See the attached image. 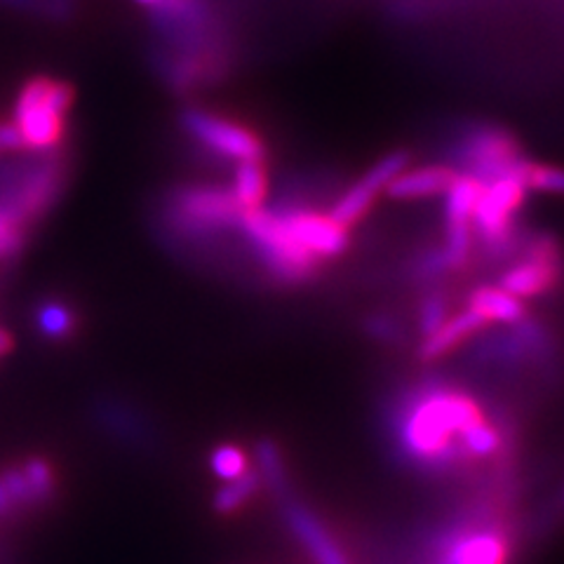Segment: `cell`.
<instances>
[{"instance_id":"30bf717a","label":"cell","mask_w":564,"mask_h":564,"mask_svg":"<svg viewBox=\"0 0 564 564\" xmlns=\"http://www.w3.org/2000/svg\"><path fill=\"white\" fill-rule=\"evenodd\" d=\"M282 508H285V520L294 536L306 545V551L317 564H348L337 541L332 539V534L306 506L294 501L288 494V497H282Z\"/></svg>"},{"instance_id":"484cf974","label":"cell","mask_w":564,"mask_h":564,"mask_svg":"<svg viewBox=\"0 0 564 564\" xmlns=\"http://www.w3.org/2000/svg\"><path fill=\"white\" fill-rule=\"evenodd\" d=\"M447 273H452V269H449V263H447V257H445V252H443V247H440V250L423 252V254L414 261V267H412V275H414L416 280H437V278H443V275H447Z\"/></svg>"},{"instance_id":"d6986e66","label":"cell","mask_w":564,"mask_h":564,"mask_svg":"<svg viewBox=\"0 0 564 564\" xmlns=\"http://www.w3.org/2000/svg\"><path fill=\"white\" fill-rule=\"evenodd\" d=\"M259 487H261V475L254 470H247L245 475H240V478L228 480V485L215 494L212 506H215L219 516H231L254 497Z\"/></svg>"},{"instance_id":"1f68e13d","label":"cell","mask_w":564,"mask_h":564,"mask_svg":"<svg viewBox=\"0 0 564 564\" xmlns=\"http://www.w3.org/2000/svg\"><path fill=\"white\" fill-rule=\"evenodd\" d=\"M139 3H147V6H155L158 0H139Z\"/></svg>"},{"instance_id":"7402d4cb","label":"cell","mask_w":564,"mask_h":564,"mask_svg":"<svg viewBox=\"0 0 564 564\" xmlns=\"http://www.w3.org/2000/svg\"><path fill=\"white\" fill-rule=\"evenodd\" d=\"M410 163H412L410 151H393V153H388L386 158H381V161L375 167H369V172L362 176V180L381 193V191H386L388 184L395 180L398 174H402L404 170L410 167Z\"/></svg>"},{"instance_id":"e0dca14e","label":"cell","mask_w":564,"mask_h":564,"mask_svg":"<svg viewBox=\"0 0 564 564\" xmlns=\"http://www.w3.org/2000/svg\"><path fill=\"white\" fill-rule=\"evenodd\" d=\"M377 196L379 191L369 186L365 180H360L344 193V196L337 200V205L332 207L329 217L334 221H339L344 228H352L367 217V212L372 209Z\"/></svg>"},{"instance_id":"ffe728a7","label":"cell","mask_w":564,"mask_h":564,"mask_svg":"<svg viewBox=\"0 0 564 564\" xmlns=\"http://www.w3.org/2000/svg\"><path fill=\"white\" fill-rule=\"evenodd\" d=\"M257 458H259V466L263 470V480L269 482L271 489H275L282 497H288L290 487H288V475H285V466H282V456L275 443L271 440H261L257 445Z\"/></svg>"},{"instance_id":"4fadbf2b","label":"cell","mask_w":564,"mask_h":564,"mask_svg":"<svg viewBox=\"0 0 564 564\" xmlns=\"http://www.w3.org/2000/svg\"><path fill=\"white\" fill-rule=\"evenodd\" d=\"M456 170L449 165H429L419 170H404L386 186L388 198L393 200H421L431 196H445L456 180Z\"/></svg>"},{"instance_id":"ba28073f","label":"cell","mask_w":564,"mask_h":564,"mask_svg":"<svg viewBox=\"0 0 564 564\" xmlns=\"http://www.w3.org/2000/svg\"><path fill=\"white\" fill-rule=\"evenodd\" d=\"M273 212L280 217V221L285 224L292 238L302 247H306V250L317 259H334L348 250V228H344L339 221H334L329 215H321V212L302 207Z\"/></svg>"},{"instance_id":"8fae6325","label":"cell","mask_w":564,"mask_h":564,"mask_svg":"<svg viewBox=\"0 0 564 564\" xmlns=\"http://www.w3.org/2000/svg\"><path fill=\"white\" fill-rule=\"evenodd\" d=\"M29 221L17 203V167L0 172V263L24 250Z\"/></svg>"},{"instance_id":"f1b7e54d","label":"cell","mask_w":564,"mask_h":564,"mask_svg":"<svg viewBox=\"0 0 564 564\" xmlns=\"http://www.w3.org/2000/svg\"><path fill=\"white\" fill-rule=\"evenodd\" d=\"M14 510H20V508H17V503L12 501V497H10V491H8L6 482L0 480V518H8V516H12Z\"/></svg>"},{"instance_id":"4dcf8cb0","label":"cell","mask_w":564,"mask_h":564,"mask_svg":"<svg viewBox=\"0 0 564 564\" xmlns=\"http://www.w3.org/2000/svg\"><path fill=\"white\" fill-rule=\"evenodd\" d=\"M10 348H12V337H10L6 329H0V356H3V352H8Z\"/></svg>"},{"instance_id":"52a82bcc","label":"cell","mask_w":564,"mask_h":564,"mask_svg":"<svg viewBox=\"0 0 564 564\" xmlns=\"http://www.w3.org/2000/svg\"><path fill=\"white\" fill-rule=\"evenodd\" d=\"M182 126L186 132L196 137L203 147L217 151L234 161H263L267 147L257 132L238 126L234 120L212 116L200 109H186L182 113Z\"/></svg>"},{"instance_id":"d4e9b609","label":"cell","mask_w":564,"mask_h":564,"mask_svg":"<svg viewBox=\"0 0 564 564\" xmlns=\"http://www.w3.org/2000/svg\"><path fill=\"white\" fill-rule=\"evenodd\" d=\"M209 464H212L215 475H219V478L226 482L236 480V478H240V475L247 473V456L236 445L217 447L215 454H212V458H209Z\"/></svg>"},{"instance_id":"83f0119b","label":"cell","mask_w":564,"mask_h":564,"mask_svg":"<svg viewBox=\"0 0 564 564\" xmlns=\"http://www.w3.org/2000/svg\"><path fill=\"white\" fill-rule=\"evenodd\" d=\"M0 151H26V141L17 122H0Z\"/></svg>"},{"instance_id":"8992f818","label":"cell","mask_w":564,"mask_h":564,"mask_svg":"<svg viewBox=\"0 0 564 564\" xmlns=\"http://www.w3.org/2000/svg\"><path fill=\"white\" fill-rule=\"evenodd\" d=\"M522 259L501 273L499 288L518 299H532L549 294L564 278V254L562 245L541 236L522 247Z\"/></svg>"},{"instance_id":"9a60e30c","label":"cell","mask_w":564,"mask_h":564,"mask_svg":"<svg viewBox=\"0 0 564 564\" xmlns=\"http://www.w3.org/2000/svg\"><path fill=\"white\" fill-rule=\"evenodd\" d=\"M485 184L470 174H456L445 193V224H473V212L482 196Z\"/></svg>"},{"instance_id":"603a6c76","label":"cell","mask_w":564,"mask_h":564,"mask_svg":"<svg viewBox=\"0 0 564 564\" xmlns=\"http://www.w3.org/2000/svg\"><path fill=\"white\" fill-rule=\"evenodd\" d=\"M22 473L26 475V480L41 506L55 499L57 478H55V470H52L47 462H43V458H29V462L22 464Z\"/></svg>"},{"instance_id":"7a4b0ae2","label":"cell","mask_w":564,"mask_h":564,"mask_svg":"<svg viewBox=\"0 0 564 564\" xmlns=\"http://www.w3.org/2000/svg\"><path fill=\"white\" fill-rule=\"evenodd\" d=\"M74 99V87L50 76H35L22 85L14 104V122L26 141V151H57L66 132L64 118Z\"/></svg>"},{"instance_id":"f546056e","label":"cell","mask_w":564,"mask_h":564,"mask_svg":"<svg viewBox=\"0 0 564 564\" xmlns=\"http://www.w3.org/2000/svg\"><path fill=\"white\" fill-rule=\"evenodd\" d=\"M14 10H24V12H43V3L41 0H0Z\"/></svg>"},{"instance_id":"5bb4252c","label":"cell","mask_w":564,"mask_h":564,"mask_svg":"<svg viewBox=\"0 0 564 564\" xmlns=\"http://www.w3.org/2000/svg\"><path fill=\"white\" fill-rule=\"evenodd\" d=\"M468 308L478 311L489 323H503V325H516L527 317V308L522 299L508 294L501 288H475L468 296Z\"/></svg>"},{"instance_id":"2e32d148","label":"cell","mask_w":564,"mask_h":564,"mask_svg":"<svg viewBox=\"0 0 564 564\" xmlns=\"http://www.w3.org/2000/svg\"><path fill=\"white\" fill-rule=\"evenodd\" d=\"M269 180H267V165L263 161H242L236 167V184L234 196L242 205V209H257L267 200Z\"/></svg>"},{"instance_id":"44dd1931","label":"cell","mask_w":564,"mask_h":564,"mask_svg":"<svg viewBox=\"0 0 564 564\" xmlns=\"http://www.w3.org/2000/svg\"><path fill=\"white\" fill-rule=\"evenodd\" d=\"M522 184L527 191H539V193H553V196H564V167L555 165H541L529 161Z\"/></svg>"},{"instance_id":"9c48e42d","label":"cell","mask_w":564,"mask_h":564,"mask_svg":"<svg viewBox=\"0 0 564 564\" xmlns=\"http://www.w3.org/2000/svg\"><path fill=\"white\" fill-rule=\"evenodd\" d=\"M510 543L501 527H473L447 539L440 564H508Z\"/></svg>"},{"instance_id":"6da1fadb","label":"cell","mask_w":564,"mask_h":564,"mask_svg":"<svg viewBox=\"0 0 564 564\" xmlns=\"http://www.w3.org/2000/svg\"><path fill=\"white\" fill-rule=\"evenodd\" d=\"M485 419L473 395L445 383H423L398 404L395 445L419 468L449 470L470 462L462 437Z\"/></svg>"},{"instance_id":"3957f363","label":"cell","mask_w":564,"mask_h":564,"mask_svg":"<svg viewBox=\"0 0 564 564\" xmlns=\"http://www.w3.org/2000/svg\"><path fill=\"white\" fill-rule=\"evenodd\" d=\"M240 231L252 242L267 271L280 282H306L321 267V259L292 238L273 209H245Z\"/></svg>"},{"instance_id":"cb8c5ba5","label":"cell","mask_w":564,"mask_h":564,"mask_svg":"<svg viewBox=\"0 0 564 564\" xmlns=\"http://www.w3.org/2000/svg\"><path fill=\"white\" fill-rule=\"evenodd\" d=\"M449 317V296L443 292L429 294L419 304V332L426 339Z\"/></svg>"},{"instance_id":"5b68a950","label":"cell","mask_w":564,"mask_h":564,"mask_svg":"<svg viewBox=\"0 0 564 564\" xmlns=\"http://www.w3.org/2000/svg\"><path fill=\"white\" fill-rule=\"evenodd\" d=\"M454 155L456 163L464 167V174L475 176L482 184L508 180V176L522 182L529 165L518 139L497 126H473L456 144Z\"/></svg>"},{"instance_id":"277c9868","label":"cell","mask_w":564,"mask_h":564,"mask_svg":"<svg viewBox=\"0 0 564 564\" xmlns=\"http://www.w3.org/2000/svg\"><path fill=\"white\" fill-rule=\"evenodd\" d=\"M242 205L226 188L188 186L174 191L167 205V224L184 238L203 240L224 228H240Z\"/></svg>"},{"instance_id":"4316f807","label":"cell","mask_w":564,"mask_h":564,"mask_svg":"<svg viewBox=\"0 0 564 564\" xmlns=\"http://www.w3.org/2000/svg\"><path fill=\"white\" fill-rule=\"evenodd\" d=\"M367 332L372 334V337L381 339V341H398L400 339V329L398 323L393 317H386V315H372L367 321Z\"/></svg>"},{"instance_id":"7c38bea8","label":"cell","mask_w":564,"mask_h":564,"mask_svg":"<svg viewBox=\"0 0 564 564\" xmlns=\"http://www.w3.org/2000/svg\"><path fill=\"white\" fill-rule=\"evenodd\" d=\"M489 325L487 317H482L478 311L466 308L456 315H449L447 321L440 325L431 337H426L419 346V358L423 362H431L447 356L454 348L462 346L466 339H473L475 334L482 332Z\"/></svg>"},{"instance_id":"ac0fdd59","label":"cell","mask_w":564,"mask_h":564,"mask_svg":"<svg viewBox=\"0 0 564 564\" xmlns=\"http://www.w3.org/2000/svg\"><path fill=\"white\" fill-rule=\"evenodd\" d=\"M35 325L47 339H68L76 332V315L59 299H47L35 308Z\"/></svg>"}]
</instances>
